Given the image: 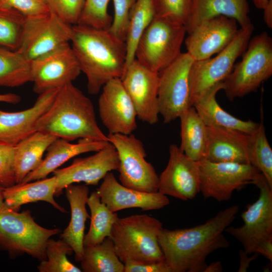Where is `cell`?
Here are the masks:
<instances>
[{"label":"cell","mask_w":272,"mask_h":272,"mask_svg":"<svg viewBox=\"0 0 272 272\" xmlns=\"http://www.w3.org/2000/svg\"><path fill=\"white\" fill-rule=\"evenodd\" d=\"M162 222L146 214L118 218L110 238L116 255L124 263L128 260L152 262L164 260L158 242L163 229Z\"/></svg>","instance_id":"4"},{"label":"cell","mask_w":272,"mask_h":272,"mask_svg":"<svg viewBox=\"0 0 272 272\" xmlns=\"http://www.w3.org/2000/svg\"><path fill=\"white\" fill-rule=\"evenodd\" d=\"M107 136L118 154L121 184L143 192H158L159 176L153 166L146 160L147 153L142 142L132 133H108Z\"/></svg>","instance_id":"9"},{"label":"cell","mask_w":272,"mask_h":272,"mask_svg":"<svg viewBox=\"0 0 272 272\" xmlns=\"http://www.w3.org/2000/svg\"><path fill=\"white\" fill-rule=\"evenodd\" d=\"M186 33L183 24L157 15L138 42L135 59L151 70L160 73L181 53Z\"/></svg>","instance_id":"7"},{"label":"cell","mask_w":272,"mask_h":272,"mask_svg":"<svg viewBox=\"0 0 272 272\" xmlns=\"http://www.w3.org/2000/svg\"><path fill=\"white\" fill-rule=\"evenodd\" d=\"M59 89L40 94L33 106L27 109L13 112L0 109V142L15 146L36 131L38 119L50 106Z\"/></svg>","instance_id":"21"},{"label":"cell","mask_w":272,"mask_h":272,"mask_svg":"<svg viewBox=\"0 0 272 272\" xmlns=\"http://www.w3.org/2000/svg\"><path fill=\"white\" fill-rule=\"evenodd\" d=\"M156 16V0L137 1L131 14L125 41V69L135 59V52L138 42Z\"/></svg>","instance_id":"32"},{"label":"cell","mask_w":272,"mask_h":272,"mask_svg":"<svg viewBox=\"0 0 272 272\" xmlns=\"http://www.w3.org/2000/svg\"><path fill=\"white\" fill-rule=\"evenodd\" d=\"M249 12L247 0H192L190 13L185 25L186 33L202 22L219 16L234 19L241 27H248L252 24Z\"/></svg>","instance_id":"25"},{"label":"cell","mask_w":272,"mask_h":272,"mask_svg":"<svg viewBox=\"0 0 272 272\" xmlns=\"http://www.w3.org/2000/svg\"><path fill=\"white\" fill-rule=\"evenodd\" d=\"M223 270L222 263L220 261L212 262L207 265L203 272H221Z\"/></svg>","instance_id":"48"},{"label":"cell","mask_w":272,"mask_h":272,"mask_svg":"<svg viewBox=\"0 0 272 272\" xmlns=\"http://www.w3.org/2000/svg\"><path fill=\"white\" fill-rule=\"evenodd\" d=\"M70 42L86 76L89 94H97L108 81L121 78L126 67V43L108 29L73 25Z\"/></svg>","instance_id":"2"},{"label":"cell","mask_w":272,"mask_h":272,"mask_svg":"<svg viewBox=\"0 0 272 272\" xmlns=\"http://www.w3.org/2000/svg\"><path fill=\"white\" fill-rule=\"evenodd\" d=\"M239 256L240 257V266L238 272H246L248 268L250 263L255 259L258 256L259 254L256 252L253 253L251 256H248V254L243 249L239 251Z\"/></svg>","instance_id":"45"},{"label":"cell","mask_w":272,"mask_h":272,"mask_svg":"<svg viewBox=\"0 0 272 272\" xmlns=\"http://www.w3.org/2000/svg\"><path fill=\"white\" fill-rule=\"evenodd\" d=\"M263 19L265 23L269 28H272V0H268L263 8Z\"/></svg>","instance_id":"46"},{"label":"cell","mask_w":272,"mask_h":272,"mask_svg":"<svg viewBox=\"0 0 272 272\" xmlns=\"http://www.w3.org/2000/svg\"><path fill=\"white\" fill-rule=\"evenodd\" d=\"M5 187L0 183V209L4 203V191Z\"/></svg>","instance_id":"50"},{"label":"cell","mask_w":272,"mask_h":272,"mask_svg":"<svg viewBox=\"0 0 272 272\" xmlns=\"http://www.w3.org/2000/svg\"><path fill=\"white\" fill-rule=\"evenodd\" d=\"M0 6L13 9L26 18L43 16L50 11L45 0H0Z\"/></svg>","instance_id":"41"},{"label":"cell","mask_w":272,"mask_h":272,"mask_svg":"<svg viewBox=\"0 0 272 272\" xmlns=\"http://www.w3.org/2000/svg\"><path fill=\"white\" fill-rule=\"evenodd\" d=\"M207 129L203 159L213 162L250 164V134L217 126H207Z\"/></svg>","instance_id":"22"},{"label":"cell","mask_w":272,"mask_h":272,"mask_svg":"<svg viewBox=\"0 0 272 272\" xmlns=\"http://www.w3.org/2000/svg\"><path fill=\"white\" fill-rule=\"evenodd\" d=\"M50 10L65 22L77 24L85 0H45Z\"/></svg>","instance_id":"40"},{"label":"cell","mask_w":272,"mask_h":272,"mask_svg":"<svg viewBox=\"0 0 272 272\" xmlns=\"http://www.w3.org/2000/svg\"><path fill=\"white\" fill-rule=\"evenodd\" d=\"M72 25L51 11L47 14L26 18L18 49L28 60H32L71 42Z\"/></svg>","instance_id":"13"},{"label":"cell","mask_w":272,"mask_h":272,"mask_svg":"<svg viewBox=\"0 0 272 272\" xmlns=\"http://www.w3.org/2000/svg\"><path fill=\"white\" fill-rule=\"evenodd\" d=\"M30 81L31 61L18 50L0 46V87H17Z\"/></svg>","instance_id":"33"},{"label":"cell","mask_w":272,"mask_h":272,"mask_svg":"<svg viewBox=\"0 0 272 272\" xmlns=\"http://www.w3.org/2000/svg\"><path fill=\"white\" fill-rule=\"evenodd\" d=\"M21 100L20 96L16 94L7 93L0 94V102L16 104L19 103Z\"/></svg>","instance_id":"47"},{"label":"cell","mask_w":272,"mask_h":272,"mask_svg":"<svg viewBox=\"0 0 272 272\" xmlns=\"http://www.w3.org/2000/svg\"><path fill=\"white\" fill-rule=\"evenodd\" d=\"M56 187V178L54 175L26 183H16L5 188L4 203L10 209L18 211L23 205L44 201L60 212L66 213L67 211L54 200Z\"/></svg>","instance_id":"27"},{"label":"cell","mask_w":272,"mask_h":272,"mask_svg":"<svg viewBox=\"0 0 272 272\" xmlns=\"http://www.w3.org/2000/svg\"><path fill=\"white\" fill-rule=\"evenodd\" d=\"M80 262L84 272H124V263L116 255L114 243L109 237L101 243L84 246Z\"/></svg>","instance_id":"31"},{"label":"cell","mask_w":272,"mask_h":272,"mask_svg":"<svg viewBox=\"0 0 272 272\" xmlns=\"http://www.w3.org/2000/svg\"><path fill=\"white\" fill-rule=\"evenodd\" d=\"M108 141L79 139L76 144L57 138L48 147L41 164L28 174L20 183H26L46 178L50 173L71 158L90 152H97L108 145Z\"/></svg>","instance_id":"23"},{"label":"cell","mask_w":272,"mask_h":272,"mask_svg":"<svg viewBox=\"0 0 272 272\" xmlns=\"http://www.w3.org/2000/svg\"><path fill=\"white\" fill-rule=\"evenodd\" d=\"M137 0H113L114 17L108 29L119 39L125 42L131 14Z\"/></svg>","instance_id":"38"},{"label":"cell","mask_w":272,"mask_h":272,"mask_svg":"<svg viewBox=\"0 0 272 272\" xmlns=\"http://www.w3.org/2000/svg\"><path fill=\"white\" fill-rule=\"evenodd\" d=\"M272 75V39L266 32L251 38L241 61L223 82L229 100L256 92Z\"/></svg>","instance_id":"5"},{"label":"cell","mask_w":272,"mask_h":272,"mask_svg":"<svg viewBox=\"0 0 272 272\" xmlns=\"http://www.w3.org/2000/svg\"><path fill=\"white\" fill-rule=\"evenodd\" d=\"M57 138L36 131L15 146L13 168L16 183L21 182L41 164L44 152Z\"/></svg>","instance_id":"28"},{"label":"cell","mask_w":272,"mask_h":272,"mask_svg":"<svg viewBox=\"0 0 272 272\" xmlns=\"http://www.w3.org/2000/svg\"><path fill=\"white\" fill-rule=\"evenodd\" d=\"M239 209L238 205H233L191 228H163L158 242L172 272H203L208 256L230 246L223 232L235 220Z\"/></svg>","instance_id":"1"},{"label":"cell","mask_w":272,"mask_h":272,"mask_svg":"<svg viewBox=\"0 0 272 272\" xmlns=\"http://www.w3.org/2000/svg\"><path fill=\"white\" fill-rule=\"evenodd\" d=\"M187 52L181 53L159 73L158 99L165 123L179 118L190 105L189 72L193 61Z\"/></svg>","instance_id":"11"},{"label":"cell","mask_w":272,"mask_h":272,"mask_svg":"<svg viewBox=\"0 0 272 272\" xmlns=\"http://www.w3.org/2000/svg\"><path fill=\"white\" fill-rule=\"evenodd\" d=\"M181 151L190 159L197 162L203 159L207 129L193 106L179 116Z\"/></svg>","instance_id":"29"},{"label":"cell","mask_w":272,"mask_h":272,"mask_svg":"<svg viewBox=\"0 0 272 272\" xmlns=\"http://www.w3.org/2000/svg\"><path fill=\"white\" fill-rule=\"evenodd\" d=\"M37 131L70 142L108 141L97 121L91 100L72 83L59 89L50 106L38 119Z\"/></svg>","instance_id":"3"},{"label":"cell","mask_w":272,"mask_h":272,"mask_svg":"<svg viewBox=\"0 0 272 272\" xmlns=\"http://www.w3.org/2000/svg\"><path fill=\"white\" fill-rule=\"evenodd\" d=\"M255 7L263 10L267 4L268 0H251Z\"/></svg>","instance_id":"49"},{"label":"cell","mask_w":272,"mask_h":272,"mask_svg":"<svg viewBox=\"0 0 272 272\" xmlns=\"http://www.w3.org/2000/svg\"><path fill=\"white\" fill-rule=\"evenodd\" d=\"M119 159L115 147L110 142L90 156L74 160L69 166L54 170L56 187L54 196H58L67 186L80 182L97 185L109 172L118 170Z\"/></svg>","instance_id":"16"},{"label":"cell","mask_w":272,"mask_h":272,"mask_svg":"<svg viewBox=\"0 0 272 272\" xmlns=\"http://www.w3.org/2000/svg\"><path fill=\"white\" fill-rule=\"evenodd\" d=\"M64 189L70 205L71 216L67 227L60 235V238L72 248L75 260L80 262L84 254L85 222L87 219L90 218L86 207L89 189L86 184H74L67 186Z\"/></svg>","instance_id":"24"},{"label":"cell","mask_w":272,"mask_h":272,"mask_svg":"<svg viewBox=\"0 0 272 272\" xmlns=\"http://www.w3.org/2000/svg\"><path fill=\"white\" fill-rule=\"evenodd\" d=\"M223 89V82L215 85L192 104L203 122L207 126H217L248 134L253 132L259 123L237 118L220 106L216 96Z\"/></svg>","instance_id":"26"},{"label":"cell","mask_w":272,"mask_h":272,"mask_svg":"<svg viewBox=\"0 0 272 272\" xmlns=\"http://www.w3.org/2000/svg\"><path fill=\"white\" fill-rule=\"evenodd\" d=\"M15 146L0 142V183L5 187L16 184L13 168Z\"/></svg>","instance_id":"42"},{"label":"cell","mask_w":272,"mask_h":272,"mask_svg":"<svg viewBox=\"0 0 272 272\" xmlns=\"http://www.w3.org/2000/svg\"><path fill=\"white\" fill-rule=\"evenodd\" d=\"M252 24L241 27L230 43L214 57L193 61L189 72L190 105L232 72L236 59L246 50L254 31Z\"/></svg>","instance_id":"8"},{"label":"cell","mask_w":272,"mask_h":272,"mask_svg":"<svg viewBox=\"0 0 272 272\" xmlns=\"http://www.w3.org/2000/svg\"><path fill=\"white\" fill-rule=\"evenodd\" d=\"M26 17L16 10L0 6V46L19 48Z\"/></svg>","instance_id":"36"},{"label":"cell","mask_w":272,"mask_h":272,"mask_svg":"<svg viewBox=\"0 0 272 272\" xmlns=\"http://www.w3.org/2000/svg\"><path fill=\"white\" fill-rule=\"evenodd\" d=\"M251 184L260 193L258 198L242 213L244 224L238 227L229 226L225 230L239 241L248 254L254 253L261 242L272 237V187L261 172Z\"/></svg>","instance_id":"10"},{"label":"cell","mask_w":272,"mask_h":272,"mask_svg":"<svg viewBox=\"0 0 272 272\" xmlns=\"http://www.w3.org/2000/svg\"><path fill=\"white\" fill-rule=\"evenodd\" d=\"M110 0H85L77 24L100 29H109L112 21L108 12Z\"/></svg>","instance_id":"37"},{"label":"cell","mask_w":272,"mask_h":272,"mask_svg":"<svg viewBox=\"0 0 272 272\" xmlns=\"http://www.w3.org/2000/svg\"><path fill=\"white\" fill-rule=\"evenodd\" d=\"M87 204L91 212V221L89 231L84 235V246L97 245L110 237L112 227L119 218L101 201L96 190L88 197Z\"/></svg>","instance_id":"30"},{"label":"cell","mask_w":272,"mask_h":272,"mask_svg":"<svg viewBox=\"0 0 272 272\" xmlns=\"http://www.w3.org/2000/svg\"><path fill=\"white\" fill-rule=\"evenodd\" d=\"M120 79L133 103L137 117L149 124H156L159 115V73L135 59L126 68Z\"/></svg>","instance_id":"15"},{"label":"cell","mask_w":272,"mask_h":272,"mask_svg":"<svg viewBox=\"0 0 272 272\" xmlns=\"http://www.w3.org/2000/svg\"><path fill=\"white\" fill-rule=\"evenodd\" d=\"M261 112V121L258 128L250 134L249 158L250 164L265 177L272 187V149L267 141Z\"/></svg>","instance_id":"34"},{"label":"cell","mask_w":272,"mask_h":272,"mask_svg":"<svg viewBox=\"0 0 272 272\" xmlns=\"http://www.w3.org/2000/svg\"><path fill=\"white\" fill-rule=\"evenodd\" d=\"M238 29L233 18L219 16L202 22L184 39L187 53L194 61L212 57L225 48Z\"/></svg>","instance_id":"19"},{"label":"cell","mask_w":272,"mask_h":272,"mask_svg":"<svg viewBox=\"0 0 272 272\" xmlns=\"http://www.w3.org/2000/svg\"><path fill=\"white\" fill-rule=\"evenodd\" d=\"M255 252L262 254L265 258L272 262V237L262 242L257 246Z\"/></svg>","instance_id":"44"},{"label":"cell","mask_w":272,"mask_h":272,"mask_svg":"<svg viewBox=\"0 0 272 272\" xmlns=\"http://www.w3.org/2000/svg\"><path fill=\"white\" fill-rule=\"evenodd\" d=\"M124 265V272H172L165 260L152 262L128 260Z\"/></svg>","instance_id":"43"},{"label":"cell","mask_w":272,"mask_h":272,"mask_svg":"<svg viewBox=\"0 0 272 272\" xmlns=\"http://www.w3.org/2000/svg\"><path fill=\"white\" fill-rule=\"evenodd\" d=\"M96 191L101 201L112 212L133 208L142 211L157 210L170 203L167 195L158 191L143 192L122 185L112 172L104 176Z\"/></svg>","instance_id":"20"},{"label":"cell","mask_w":272,"mask_h":272,"mask_svg":"<svg viewBox=\"0 0 272 272\" xmlns=\"http://www.w3.org/2000/svg\"><path fill=\"white\" fill-rule=\"evenodd\" d=\"M46 259L41 261L37 266L40 272H81L67 257L73 250L64 240L49 239L46 246Z\"/></svg>","instance_id":"35"},{"label":"cell","mask_w":272,"mask_h":272,"mask_svg":"<svg viewBox=\"0 0 272 272\" xmlns=\"http://www.w3.org/2000/svg\"><path fill=\"white\" fill-rule=\"evenodd\" d=\"M192 0H156L157 15L183 24L191 11Z\"/></svg>","instance_id":"39"},{"label":"cell","mask_w":272,"mask_h":272,"mask_svg":"<svg viewBox=\"0 0 272 272\" xmlns=\"http://www.w3.org/2000/svg\"><path fill=\"white\" fill-rule=\"evenodd\" d=\"M200 192L206 199L219 202L229 200L233 192L251 184L260 172L251 164L213 162L205 159L197 162Z\"/></svg>","instance_id":"12"},{"label":"cell","mask_w":272,"mask_h":272,"mask_svg":"<svg viewBox=\"0 0 272 272\" xmlns=\"http://www.w3.org/2000/svg\"><path fill=\"white\" fill-rule=\"evenodd\" d=\"M31 72L33 90L40 94L72 83L82 72L68 43L31 61Z\"/></svg>","instance_id":"14"},{"label":"cell","mask_w":272,"mask_h":272,"mask_svg":"<svg viewBox=\"0 0 272 272\" xmlns=\"http://www.w3.org/2000/svg\"><path fill=\"white\" fill-rule=\"evenodd\" d=\"M165 169L159 176L158 192L183 200L194 198L200 192L197 163L179 147L170 145Z\"/></svg>","instance_id":"18"},{"label":"cell","mask_w":272,"mask_h":272,"mask_svg":"<svg viewBox=\"0 0 272 272\" xmlns=\"http://www.w3.org/2000/svg\"><path fill=\"white\" fill-rule=\"evenodd\" d=\"M102 89L98 112L103 124L109 133L131 134L137 128V115L121 79L110 80Z\"/></svg>","instance_id":"17"},{"label":"cell","mask_w":272,"mask_h":272,"mask_svg":"<svg viewBox=\"0 0 272 272\" xmlns=\"http://www.w3.org/2000/svg\"><path fill=\"white\" fill-rule=\"evenodd\" d=\"M59 232L38 225L29 210L19 213L4 203L0 209V248L11 254L26 253L45 260L48 240Z\"/></svg>","instance_id":"6"}]
</instances>
